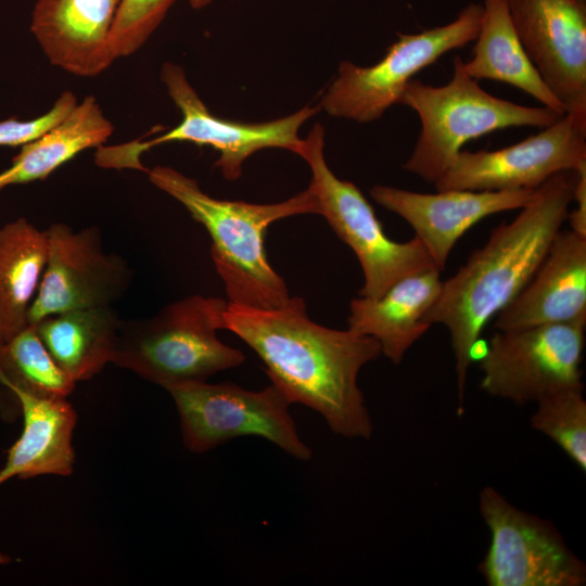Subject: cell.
Listing matches in <instances>:
<instances>
[{
    "label": "cell",
    "mask_w": 586,
    "mask_h": 586,
    "mask_svg": "<svg viewBox=\"0 0 586 586\" xmlns=\"http://www.w3.org/2000/svg\"><path fill=\"white\" fill-rule=\"evenodd\" d=\"M224 329L246 343L290 400L317 411L331 431L369 440L373 423L358 386L360 369L382 355L379 342L314 322L301 297L273 309L228 302Z\"/></svg>",
    "instance_id": "obj_1"
},
{
    "label": "cell",
    "mask_w": 586,
    "mask_h": 586,
    "mask_svg": "<svg viewBox=\"0 0 586 586\" xmlns=\"http://www.w3.org/2000/svg\"><path fill=\"white\" fill-rule=\"evenodd\" d=\"M576 171L548 178L511 221L491 232L457 272L442 281L438 297L424 319L443 324L456 360L459 409L473 352L486 323L524 288L566 220Z\"/></svg>",
    "instance_id": "obj_2"
},
{
    "label": "cell",
    "mask_w": 586,
    "mask_h": 586,
    "mask_svg": "<svg viewBox=\"0 0 586 586\" xmlns=\"http://www.w3.org/2000/svg\"><path fill=\"white\" fill-rule=\"evenodd\" d=\"M149 180L204 226L212 239V259L224 281L229 303L260 309L279 308L291 296L265 251V235L275 221L302 214H319L311 189L272 204L219 200L205 193L198 181L168 167L148 169Z\"/></svg>",
    "instance_id": "obj_3"
},
{
    "label": "cell",
    "mask_w": 586,
    "mask_h": 586,
    "mask_svg": "<svg viewBox=\"0 0 586 586\" xmlns=\"http://www.w3.org/2000/svg\"><path fill=\"white\" fill-rule=\"evenodd\" d=\"M455 56L450 80L431 86L412 79L400 98L402 104L420 117L421 131L403 168L426 182H436L469 140L510 127L546 128L561 116L542 106H525L485 91Z\"/></svg>",
    "instance_id": "obj_4"
},
{
    "label": "cell",
    "mask_w": 586,
    "mask_h": 586,
    "mask_svg": "<svg viewBox=\"0 0 586 586\" xmlns=\"http://www.w3.org/2000/svg\"><path fill=\"white\" fill-rule=\"evenodd\" d=\"M227 306L222 298L194 294L152 317L122 320L112 362L163 387L238 367L243 353L217 336Z\"/></svg>",
    "instance_id": "obj_5"
},
{
    "label": "cell",
    "mask_w": 586,
    "mask_h": 586,
    "mask_svg": "<svg viewBox=\"0 0 586 586\" xmlns=\"http://www.w3.org/2000/svg\"><path fill=\"white\" fill-rule=\"evenodd\" d=\"M161 79L181 112V122L169 131L148 141L100 146L95 155L99 165L146 171L139 158L142 152L166 142L188 141L217 150L219 158L215 166L220 168L227 180L234 181L242 175L244 161L258 150L281 148L301 155L304 139L298 137V129L320 110L319 106H305L276 120L240 123L212 114L188 81L181 66L165 63L161 69Z\"/></svg>",
    "instance_id": "obj_6"
},
{
    "label": "cell",
    "mask_w": 586,
    "mask_h": 586,
    "mask_svg": "<svg viewBox=\"0 0 586 586\" xmlns=\"http://www.w3.org/2000/svg\"><path fill=\"white\" fill-rule=\"evenodd\" d=\"M324 129L315 124L304 139L301 155L309 165V188L322 215L335 234L355 253L364 273L359 295L378 298L400 279L435 267L422 243L390 239L375 213L351 181L337 178L323 155ZM436 268V267H435Z\"/></svg>",
    "instance_id": "obj_7"
},
{
    "label": "cell",
    "mask_w": 586,
    "mask_h": 586,
    "mask_svg": "<svg viewBox=\"0 0 586 586\" xmlns=\"http://www.w3.org/2000/svg\"><path fill=\"white\" fill-rule=\"evenodd\" d=\"M482 3L467 4L451 22L417 34H397L384 56L371 66L341 62L319 109L334 117L369 123L400 102L406 86L421 69L445 53L474 41L482 21Z\"/></svg>",
    "instance_id": "obj_8"
},
{
    "label": "cell",
    "mask_w": 586,
    "mask_h": 586,
    "mask_svg": "<svg viewBox=\"0 0 586 586\" xmlns=\"http://www.w3.org/2000/svg\"><path fill=\"white\" fill-rule=\"evenodd\" d=\"M180 418L184 446L205 453L233 438L268 440L297 460L311 458V449L298 435L286 396L273 384L249 391L234 383L183 382L164 387Z\"/></svg>",
    "instance_id": "obj_9"
},
{
    "label": "cell",
    "mask_w": 586,
    "mask_h": 586,
    "mask_svg": "<svg viewBox=\"0 0 586 586\" xmlns=\"http://www.w3.org/2000/svg\"><path fill=\"white\" fill-rule=\"evenodd\" d=\"M491 545L479 571L488 586H584L586 564L549 520L523 511L491 486L479 496Z\"/></svg>",
    "instance_id": "obj_10"
},
{
    "label": "cell",
    "mask_w": 586,
    "mask_h": 586,
    "mask_svg": "<svg viewBox=\"0 0 586 586\" xmlns=\"http://www.w3.org/2000/svg\"><path fill=\"white\" fill-rule=\"evenodd\" d=\"M585 323L498 331L481 359V388L522 406L569 386H583Z\"/></svg>",
    "instance_id": "obj_11"
},
{
    "label": "cell",
    "mask_w": 586,
    "mask_h": 586,
    "mask_svg": "<svg viewBox=\"0 0 586 586\" xmlns=\"http://www.w3.org/2000/svg\"><path fill=\"white\" fill-rule=\"evenodd\" d=\"M586 168V120L565 113L552 125L494 151H460L436 191L536 189L551 176Z\"/></svg>",
    "instance_id": "obj_12"
},
{
    "label": "cell",
    "mask_w": 586,
    "mask_h": 586,
    "mask_svg": "<svg viewBox=\"0 0 586 586\" xmlns=\"http://www.w3.org/2000/svg\"><path fill=\"white\" fill-rule=\"evenodd\" d=\"M47 260L28 321L79 308L112 306L127 291L131 272L117 255L105 254L100 231H74L65 224L44 230Z\"/></svg>",
    "instance_id": "obj_13"
},
{
    "label": "cell",
    "mask_w": 586,
    "mask_h": 586,
    "mask_svg": "<svg viewBox=\"0 0 586 586\" xmlns=\"http://www.w3.org/2000/svg\"><path fill=\"white\" fill-rule=\"evenodd\" d=\"M530 60L566 113L586 120L585 0H505Z\"/></svg>",
    "instance_id": "obj_14"
},
{
    "label": "cell",
    "mask_w": 586,
    "mask_h": 586,
    "mask_svg": "<svg viewBox=\"0 0 586 586\" xmlns=\"http://www.w3.org/2000/svg\"><path fill=\"white\" fill-rule=\"evenodd\" d=\"M534 190H446L420 193L377 184L371 188L370 195L378 204L411 226L415 237L425 247L434 266L443 271L455 244L467 230L485 217L523 207Z\"/></svg>",
    "instance_id": "obj_15"
},
{
    "label": "cell",
    "mask_w": 586,
    "mask_h": 586,
    "mask_svg": "<svg viewBox=\"0 0 586 586\" xmlns=\"http://www.w3.org/2000/svg\"><path fill=\"white\" fill-rule=\"evenodd\" d=\"M495 317L498 331L586 324V237L560 229L528 282Z\"/></svg>",
    "instance_id": "obj_16"
},
{
    "label": "cell",
    "mask_w": 586,
    "mask_h": 586,
    "mask_svg": "<svg viewBox=\"0 0 586 586\" xmlns=\"http://www.w3.org/2000/svg\"><path fill=\"white\" fill-rule=\"evenodd\" d=\"M120 0H37L30 31L51 64L92 77L115 60L110 34Z\"/></svg>",
    "instance_id": "obj_17"
},
{
    "label": "cell",
    "mask_w": 586,
    "mask_h": 586,
    "mask_svg": "<svg viewBox=\"0 0 586 586\" xmlns=\"http://www.w3.org/2000/svg\"><path fill=\"white\" fill-rule=\"evenodd\" d=\"M441 272L433 267L400 279L378 298H353L348 329L375 339L382 355L399 365L431 327L424 317L440 295Z\"/></svg>",
    "instance_id": "obj_18"
},
{
    "label": "cell",
    "mask_w": 586,
    "mask_h": 586,
    "mask_svg": "<svg viewBox=\"0 0 586 586\" xmlns=\"http://www.w3.org/2000/svg\"><path fill=\"white\" fill-rule=\"evenodd\" d=\"M21 405L24 426L18 440L7 451L0 470V485L12 477L69 475L75 463L72 445L76 411L66 397H38L14 391Z\"/></svg>",
    "instance_id": "obj_19"
},
{
    "label": "cell",
    "mask_w": 586,
    "mask_h": 586,
    "mask_svg": "<svg viewBox=\"0 0 586 586\" xmlns=\"http://www.w3.org/2000/svg\"><path fill=\"white\" fill-rule=\"evenodd\" d=\"M472 58L463 62L475 80L491 79L517 87L560 115L565 106L552 93L525 52L505 0H484Z\"/></svg>",
    "instance_id": "obj_20"
},
{
    "label": "cell",
    "mask_w": 586,
    "mask_h": 586,
    "mask_svg": "<svg viewBox=\"0 0 586 586\" xmlns=\"http://www.w3.org/2000/svg\"><path fill=\"white\" fill-rule=\"evenodd\" d=\"M120 323L112 306H99L52 314L34 324L55 362L78 382L112 362Z\"/></svg>",
    "instance_id": "obj_21"
},
{
    "label": "cell",
    "mask_w": 586,
    "mask_h": 586,
    "mask_svg": "<svg viewBox=\"0 0 586 586\" xmlns=\"http://www.w3.org/2000/svg\"><path fill=\"white\" fill-rule=\"evenodd\" d=\"M113 129L97 99L86 97L59 123L22 145L11 166L0 173V189L47 178L84 150L102 146Z\"/></svg>",
    "instance_id": "obj_22"
},
{
    "label": "cell",
    "mask_w": 586,
    "mask_h": 586,
    "mask_svg": "<svg viewBox=\"0 0 586 586\" xmlns=\"http://www.w3.org/2000/svg\"><path fill=\"white\" fill-rule=\"evenodd\" d=\"M47 251L44 230L25 218L0 228V345L29 326Z\"/></svg>",
    "instance_id": "obj_23"
},
{
    "label": "cell",
    "mask_w": 586,
    "mask_h": 586,
    "mask_svg": "<svg viewBox=\"0 0 586 586\" xmlns=\"http://www.w3.org/2000/svg\"><path fill=\"white\" fill-rule=\"evenodd\" d=\"M0 383L12 393L67 397L76 382L55 362L35 324L0 345Z\"/></svg>",
    "instance_id": "obj_24"
},
{
    "label": "cell",
    "mask_w": 586,
    "mask_h": 586,
    "mask_svg": "<svg viewBox=\"0 0 586 586\" xmlns=\"http://www.w3.org/2000/svg\"><path fill=\"white\" fill-rule=\"evenodd\" d=\"M583 386L557 390L537 403L532 415L531 426L551 438L586 471V400Z\"/></svg>",
    "instance_id": "obj_25"
},
{
    "label": "cell",
    "mask_w": 586,
    "mask_h": 586,
    "mask_svg": "<svg viewBox=\"0 0 586 586\" xmlns=\"http://www.w3.org/2000/svg\"><path fill=\"white\" fill-rule=\"evenodd\" d=\"M176 0H120L110 34L114 60L138 51Z\"/></svg>",
    "instance_id": "obj_26"
},
{
    "label": "cell",
    "mask_w": 586,
    "mask_h": 586,
    "mask_svg": "<svg viewBox=\"0 0 586 586\" xmlns=\"http://www.w3.org/2000/svg\"><path fill=\"white\" fill-rule=\"evenodd\" d=\"M77 103V98L72 91H63L52 107L37 118L20 120L10 117L0 120V145H23L38 138L65 117Z\"/></svg>",
    "instance_id": "obj_27"
},
{
    "label": "cell",
    "mask_w": 586,
    "mask_h": 586,
    "mask_svg": "<svg viewBox=\"0 0 586 586\" xmlns=\"http://www.w3.org/2000/svg\"><path fill=\"white\" fill-rule=\"evenodd\" d=\"M572 202L576 207L568 213L570 228L586 237V168L576 171Z\"/></svg>",
    "instance_id": "obj_28"
},
{
    "label": "cell",
    "mask_w": 586,
    "mask_h": 586,
    "mask_svg": "<svg viewBox=\"0 0 586 586\" xmlns=\"http://www.w3.org/2000/svg\"><path fill=\"white\" fill-rule=\"evenodd\" d=\"M212 1L213 0H189V3L193 9L200 10L209 5Z\"/></svg>",
    "instance_id": "obj_29"
},
{
    "label": "cell",
    "mask_w": 586,
    "mask_h": 586,
    "mask_svg": "<svg viewBox=\"0 0 586 586\" xmlns=\"http://www.w3.org/2000/svg\"><path fill=\"white\" fill-rule=\"evenodd\" d=\"M12 561V558L0 551V565L7 564Z\"/></svg>",
    "instance_id": "obj_30"
}]
</instances>
